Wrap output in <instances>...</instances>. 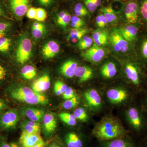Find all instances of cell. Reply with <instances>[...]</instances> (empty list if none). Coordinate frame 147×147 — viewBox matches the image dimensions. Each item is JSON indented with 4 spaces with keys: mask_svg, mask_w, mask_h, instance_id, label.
<instances>
[{
    "mask_svg": "<svg viewBox=\"0 0 147 147\" xmlns=\"http://www.w3.org/2000/svg\"><path fill=\"white\" fill-rule=\"evenodd\" d=\"M93 134L101 141H109L118 139L125 134L124 129L115 119L112 117L102 119L96 125Z\"/></svg>",
    "mask_w": 147,
    "mask_h": 147,
    "instance_id": "1",
    "label": "cell"
},
{
    "mask_svg": "<svg viewBox=\"0 0 147 147\" xmlns=\"http://www.w3.org/2000/svg\"><path fill=\"white\" fill-rule=\"evenodd\" d=\"M32 50V43L30 40L27 37L20 40L16 51V59L19 63L24 64L30 57Z\"/></svg>",
    "mask_w": 147,
    "mask_h": 147,
    "instance_id": "2",
    "label": "cell"
},
{
    "mask_svg": "<svg viewBox=\"0 0 147 147\" xmlns=\"http://www.w3.org/2000/svg\"><path fill=\"white\" fill-rule=\"evenodd\" d=\"M109 42L115 51L124 53L129 50V42L123 38L119 29H113L109 35Z\"/></svg>",
    "mask_w": 147,
    "mask_h": 147,
    "instance_id": "3",
    "label": "cell"
},
{
    "mask_svg": "<svg viewBox=\"0 0 147 147\" xmlns=\"http://www.w3.org/2000/svg\"><path fill=\"white\" fill-rule=\"evenodd\" d=\"M106 52L104 48L94 44L82 54V56L85 60L92 63H98L105 57Z\"/></svg>",
    "mask_w": 147,
    "mask_h": 147,
    "instance_id": "4",
    "label": "cell"
},
{
    "mask_svg": "<svg viewBox=\"0 0 147 147\" xmlns=\"http://www.w3.org/2000/svg\"><path fill=\"white\" fill-rule=\"evenodd\" d=\"M127 21L130 24L137 23L139 19V4L136 0L129 1L125 5L124 10Z\"/></svg>",
    "mask_w": 147,
    "mask_h": 147,
    "instance_id": "5",
    "label": "cell"
},
{
    "mask_svg": "<svg viewBox=\"0 0 147 147\" xmlns=\"http://www.w3.org/2000/svg\"><path fill=\"white\" fill-rule=\"evenodd\" d=\"M18 120V113L16 110L13 109L9 110L3 115L0 124L5 129H11L16 127Z\"/></svg>",
    "mask_w": 147,
    "mask_h": 147,
    "instance_id": "6",
    "label": "cell"
},
{
    "mask_svg": "<svg viewBox=\"0 0 147 147\" xmlns=\"http://www.w3.org/2000/svg\"><path fill=\"white\" fill-rule=\"evenodd\" d=\"M42 140L40 133H28L23 131L19 138V144L22 147H33Z\"/></svg>",
    "mask_w": 147,
    "mask_h": 147,
    "instance_id": "7",
    "label": "cell"
},
{
    "mask_svg": "<svg viewBox=\"0 0 147 147\" xmlns=\"http://www.w3.org/2000/svg\"><path fill=\"white\" fill-rule=\"evenodd\" d=\"M127 116L129 123L134 129L139 130L142 128L143 125V119L141 113L137 108L134 107L129 108L127 112Z\"/></svg>",
    "mask_w": 147,
    "mask_h": 147,
    "instance_id": "8",
    "label": "cell"
},
{
    "mask_svg": "<svg viewBox=\"0 0 147 147\" xmlns=\"http://www.w3.org/2000/svg\"><path fill=\"white\" fill-rule=\"evenodd\" d=\"M11 9L15 16L22 17L27 13L30 6V0H10Z\"/></svg>",
    "mask_w": 147,
    "mask_h": 147,
    "instance_id": "9",
    "label": "cell"
},
{
    "mask_svg": "<svg viewBox=\"0 0 147 147\" xmlns=\"http://www.w3.org/2000/svg\"><path fill=\"white\" fill-rule=\"evenodd\" d=\"M84 95L87 104L90 108L93 109L100 108L102 103V99L97 90L94 89L88 90L85 92Z\"/></svg>",
    "mask_w": 147,
    "mask_h": 147,
    "instance_id": "10",
    "label": "cell"
},
{
    "mask_svg": "<svg viewBox=\"0 0 147 147\" xmlns=\"http://www.w3.org/2000/svg\"><path fill=\"white\" fill-rule=\"evenodd\" d=\"M107 97L113 103H119L127 99L128 94L126 90L120 88H113L107 92Z\"/></svg>",
    "mask_w": 147,
    "mask_h": 147,
    "instance_id": "11",
    "label": "cell"
},
{
    "mask_svg": "<svg viewBox=\"0 0 147 147\" xmlns=\"http://www.w3.org/2000/svg\"><path fill=\"white\" fill-rule=\"evenodd\" d=\"M109 32L105 29L99 28L93 32L92 39L94 44L98 46H106L109 42Z\"/></svg>",
    "mask_w": 147,
    "mask_h": 147,
    "instance_id": "12",
    "label": "cell"
},
{
    "mask_svg": "<svg viewBox=\"0 0 147 147\" xmlns=\"http://www.w3.org/2000/svg\"><path fill=\"white\" fill-rule=\"evenodd\" d=\"M125 72L127 79L135 86L140 85V77L139 69L135 65L131 63L127 64Z\"/></svg>",
    "mask_w": 147,
    "mask_h": 147,
    "instance_id": "13",
    "label": "cell"
},
{
    "mask_svg": "<svg viewBox=\"0 0 147 147\" xmlns=\"http://www.w3.org/2000/svg\"><path fill=\"white\" fill-rule=\"evenodd\" d=\"M50 86V76L45 74L37 79L33 83L32 88L34 91L41 93L49 89Z\"/></svg>",
    "mask_w": 147,
    "mask_h": 147,
    "instance_id": "14",
    "label": "cell"
},
{
    "mask_svg": "<svg viewBox=\"0 0 147 147\" xmlns=\"http://www.w3.org/2000/svg\"><path fill=\"white\" fill-rule=\"evenodd\" d=\"M60 51V46L57 42L50 40L43 46L42 49V56L46 59L53 58Z\"/></svg>",
    "mask_w": 147,
    "mask_h": 147,
    "instance_id": "15",
    "label": "cell"
},
{
    "mask_svg": "<svg viewBox=\"0 0 147 147\" xmlns=\"http://www.w3.org/2000/svg\"><path fill=\"white\" fill-rule=\"evenodd\" d=\"M36 92L28 87H18L11 91L10 96L13 99L17 100L21 98H30L34 96Z\"/></svg>",
    "mask_w": 147,
    "mask_h": 147,
    "instance_id": "16",
    "label": "cell"
},
{
    "mask_svg": "<svg viewBox=\"0 0 147 147\" xmlns=\"http://www.w3.org/2000/svg\"><path fill=\"white\" fill-rule=\"evenodd\" d=\"M93 71L90 67L88 66H79L76 67L74 76L79 78L81 82H86L92 78Z\"/></svg>",
    "mask_w": 147,
    "mask_h": 147,
    "instance_id": "17",
    "label": "cell"
},
{
    "mask_svg": "<svg viewBox=\"0 0 147 147\" xmlns=\"http://www.w3.org/2000/svg\"><path fill=\"white\" fill-rule=\"evenodd\" d=\"M119 30L121 35L127 42H133L136 40L138 33L137 27L129 25L121 27Z\"/></svg>",
    "mask_w": 147,
    "mask_h": 147,
    "instance_id": "18",
    "label": "cell"
},
{
    "mask_svg": "<svg viewBox=\"0 0 147 147\" xmlns=\"http://www.w3.org/2000/svg\"><path fill=\"white\" fill-rule=\"evenodd\" d=\"M78 63L73 60H69L65 62L61 67V73L64 76L68 78H71L74 76V72Z\"/></svg>",
    "mask_w": 147,
    "mask_h": 147,
    "instance_id": "19",
    "label": "cell"
},
{
    "mask_svg": "<svg viewBox=\"0 0 147 147\" xmlns=\"http://www.w3.org/2000/svg\"><path fill=\"white\" fill-rule=\"evenodd\" d=\"M17 100L32 105H46L48 102V99L45 95L36 92L34 96L30 98H18Z\"/></svg>",
    "mask_w": 147,
    "mask_h": 147,
    "instance_id": "20",
    "label": "cell"
},
{
    "mask_svg": "<svg viewBox=\"0 0 147 147\" xmlns=\"http://www.w3.org/2000/svg\"><path fill=\"white\" fill-rule=\"evenodd\" d=\"M89 32V30L87 28H74L67 36V40L71 43H77Z\"/></svg>",
    "mask_w": 147,
    "mask_h": 147,
    "instance_id": "21",
    "label": "cell"
},
{
    "mask_svg": "<svg viewBox=\"0 0 147 147\" xmlns=\"http://www.w3.org/2000/svg\"><path fill=\"white\" fill-rule=\"evenodd\" d=\"M43 123L44 129L48 133H52L55 131L57 127L56 118L50 113L45 114L43 118Z\"/></svg>",
    "mask_w": 147,
    "mask_h": 147,
    "instance_id": "22",
    "label": "cell"
},
{
    "mask_svg": "<svg viewBox=\"0 0 147 147\" xmlns=\"http://www.w3.org/2000/svg\"><path fill=\"white\" fill-rule=\"evenodd\" d=\"M100 73L103 77L106 78H113L117 73L115 64L112 62L106 63L100 69Z\"/></svg>",
    "mask_w": 147,
    "mask_h": 147,
    "instance_id": "23",
    "label": "cell"
},
{
    "mask_svg": "<svg viewBox=\"0 0 147 147\" xmlns=\"http://www.w3.org/2000/svg\"><path fill=\"white\" fill-rule=\"evenodd\" d=\"M25 114L31 121L38 122L43 119L44 111L41 109L29 108L25 111Z\"/></svg>",
    "mask_w": 147,
    "mask_h": 147,
    "instance_id": "24",
    "label": "cell"
},
{
    "mask_svg": "<svg viewBox=\"0 0 147 147\" xmlns=\"http://www.w3.org/2000/svg\"><path fill=\"white\" fill-rule=\"evenodd\" d=\"M108 23L113 24L117 20V14L111 5L102 7L100 10Z\"/></svg>",
    "mask_w": 147,
    "mask_h": 147,
    "instance_id": "25",
    "label": "cell"
},
{
    "mask_svg": "<svg viewBox=\"0 0 147 147\" xmlns=\"http://www.w3.org/2000/svg\"><path fill=\"white\" fill-rule=\"evenodd\" d=\"M67 147H82L83 142L79 136L75 133H69L66 138Z\"/></svg>",
    "mask_w": 147,
    "mask_h": 147,
    "instance_id": "26",
    "label": "cell"
},
{
    "mask_svg": "<svg viewBox=\"0 0 147 147\" xmlns=\"http://www.w3.org/2000/svg\"><path fill=\"white\" fill-rule=\"evenodd\" d=\"M45 26L41 23L35 22L32 27V33L33 36L35 38H39L45 33Z\"/></svg>",
    "mask_w": 147,
    "mask_h": 147,
    "instance_id": "27",
    "label": "cell"
},
{
    "mask_svg": "<svg viewBox=\"0 0 147 147\" xmlns=\"http://www.w3.org/2000/svg\"><path fill=\"white\" fill-rule=\"evenodd\" d=\"M21 73L25 79L27 80H31L36 75V69L33 66L26 65L21 69Z\"/></svg>",
    "mask_w": 147,
    "mask_h": 147,
    "instance_id": "28",
    "label": "cell"
},
{
    "mask_svg": "<svg viewBox=\"0 0 147 147\" xmlns=\"http://www.w3.org/2000/svg\"><path fill=\"white\" fill-rule=\"evenodd\" d=\"M93 40L90 37L85 36L79 42L77 46L79 49L81 50H85L88 49L91 47Z\"/></svg>",
    "mask_w": 147,
    "mask_h": 147,
    "instance_id": "29",
    "label": "cell"
},
{
    "mask_svg": "<svg viewBox=\"0 0 147 147\" xmlns=\"http://www.w3.org/2000/svg\"><path fill=\"white\" fill-rule=\"evenodd\" d=\"M107 147H132V146L129 142L118 138L113 139L108 143Z\"/></svg>",
    "mask_w": 147,
    "mask_h": 147,
    "instance_id": "30",
    "label": "cell"
},
{
    "mask_svg": "<svg viewBox=\"0 0 147 147\" xmlns=\"http://www.w3.org/2000/svg\"><path fill=\"white\" fill-rule=\"evenodd\" d=\"M11 46V40L8 38H0V52L5 53L8 52Z\"/></svg>",
    "mask_w": 147,
    "mask_h": 147,
    "instance_id": "31",
    "label": "cell"
},
{
    "mask_svg": "<svg viewBox=\"0 0 147 147\" xmlns=\"http://www.w3.org/2000/svg\"><path fill=\"white\" fill-rule=\"evenodd\" d=\"M74 11L75 12V16L79 17L86 16L89 14L87 9L80 3H78L75 5Z\"/></svg>",
    "mask_w": 147,
    "mask_h": 147,
    "instance_id": "32",
    "label": "cell"
},
{
    "mask_svg": "<svg viewBox=\"0 0 147 147\" xmlns=\"http://www.w3.org/2000/svg\"><path fill=\"white\" fill-rule=\"evenodd\" d=\"M73 115L76 119L79 120L86 121L88 119V114L84 108H77L74 112Z\"/></svg>",
    "mask_w": 147,
    "mask_h": 147,
    "instance_id": "33",
    "label": "cell"
},
{
    "mask_svg": "<svg viewBox=\"0 0 147 147\" xmlns=\"http://www.w3.org/2000/svg\"><path fill=\"white\" fill-rule=\"evenodd\" d=\"M79 102L78 98L75 96L70 99L66 100L63 104V106L64 109L69 110L77 106Z\"/></svg>",
    "mask_w": 147,
    "mask_h": 147,
    "instance_id": "34",
    "label": "cell"
},
{
    "mask_svg": "<svg viewBox=\"0 0 147 147\" xmlns=\"http://www.w3.org/2000/svg\"><path fill=\"white\" fill-rule=\"evenodd\" d=\"M70 22L71 26L74 28H82L85 24V21L83 19L76 16H71Z\"/></svg>",
    "mask_w": 147,
    "mask_h": 147,
    "instance_id": "35",
    "label": "cell"
},
{
    "mask_svg": "<svg viewBox=\"0 0 147 147\" xmlns=\"http://www.w3.org/2000/svg\"><path fill=\"white\" fill-rule=\"evenodd\" d=\"M139 7V12L142 17L147 21V0H141Z\"/></svg>",
    "mask_w": 147,
    "mask_h": 147,
    "instance_id": "36",
    "label": "cell"
},
{
    "mask_svg": "<svg viewBox=\"0 0 147 147\" xmlns=\"http://www.w3.org/2000/svg\"><path fill=\"white\" fill-rule=\"evenodd\" d=\"M47 17V12L43 9L36 8V16L35 20L40 22L45 21Z\"/></svg>",
    "mask_w": 147,
    "mask_h": 147,
    "instance_id": "37",
    "label": "cell"
},
{
    "mask_svg": "<svg viewBox=\"0 0 147 147\" xmlns=\"http://www.w3.org/2000/svg\"><path fill=\"white\" fill-rule=\"evenodd\" d=\"M96 22L97 26L101 29L103 28L108 23L103 14L101 13L96 16Z\"/></svg>",
    "mask_w": 147,
    "mask_h": 147,
    "instance_id": "38",
    "label": "cell"
},
{
    "mask_svg": "<svg viewBox=\"0 0 147 147\" xmlns=\"http://www.w3.org/2000/svg\"><path fill=\"white\" fill-rule=\"evenodd\" d=\"M10 26L11 24L8 22L0 23V38L4 37Z\"/></svg>",
    "mask_w": 147,
    "mask_h": 147,
    "instance_id": "39",
    "label": "cell"
},
{
    "mask_svg": "<svg viewBox=\"0 0 147 147\" xmlns=\"http://www.w3.org/2000/svg\"><path fill=\"white\" fill-rule=\"evenodd\" d=\"M64 99L68 100L76 96L74 91L71 87H67L66 90L63 94Z\"/></svg>",
    "mask_w": 147,
    "mask_h": 147,
    "instance_id": "40",
    "label": "cell"
},
{
    "mask_svg": "<svg viewBox=\"0 0 147 147\" xmlns=\"http://www.w3.org/2000/svg\"><path fill=\"white\" fill-rule=\"evenodd\" d=\"M85 3L87 8L90 12H94L97 8V7L92 0H85Z\"/></svg>",
    "mask_w": 147,
    "mask_h": 147,
    "instance_id": "41",
    "label": "cell"
},
{
    "mask_svg": "<svg viewBox=\"0 0 147 147\" xmlns=\"http://www.w3.org/2000/svg\"><path fill=\"white\" fill-rule=\"evenodd\" d=\"M71 17V15L69 13H67L66 15L65 16V17L63 18L62 20L58 24L63 28H65L70 22Z\"/></svg>",
    "mask_w": 147,
    "mask_h": 147,
    "instance_id": "42",
    "label": "cell"
},
{
    "mask_svg": "<svg viewBox=\"0 0 147 147\" xmlns=\"http://www.w3.org/2000/svg\"><path fill=\"white\" fill-rule=\"evenodd\" d=\"M23 131L28 133H40V131L30 126L27 124H25L23 125Z\"/></svg>",
    "mask_w": 147,
    "mask_h": 147,
    "instance_id": "43",
    "label": "cell"
},
{
    "mask_svg": "<svg viewBox=\"0 0 147 147\" xmlns=\"http://www.w3.org/2000/svg\"><path fill=\"white\" fill-rule=\"evenodd\" d=\"M36 8L30 7L27 11L26 16L28 18L31 19H35L36 16Z\"/></svg>",
    "mask_w": 147,
    "mask_h": 147,
    "instance_id": "44",
    "label": "cell"
},
{
    "mask_svg": "<svg viewBox=\"0 0 147 147\" xmlns=\"http://www.w3.org/2000/svg\"><path fill=\"white\" fill-rule=\"evenodd\" d=\"M55 85L57 86V87L59 89L61 92L62 93V94L65 91L67 88V86L65 84L59 81H57V82H56Z\"/></svg>",
    "mask_w": 147,
    "mask_h": 147,
    "instance_id": "45",
    "label": "cell"
},
{
    "mask_svg": "<svg viewBox=\"0 0 147 147\" xmlns=\"http://www.w3.org/2000/svg\"><path fill=\"white\" fill-rule=\"evenodd\" d=\"M60 118H65L70 119L76 120L74 115L72 114L67 113H61L59 114Z\"/></svg>",
    "mask_w": 147,
    "mask_h": 147,
    "instance_id": "46",
    "label": "cell"
},
{
    "mask_svg": "<svg viewBox=\"0 0 147 147\" xmlns=\"http://www.w3.org/2000/svg\"><path fill=\"white\" fill-rule=\"evenodd\" d=\"M6 76V69L2 65L0 64V82L5 80Z\"/></svg>",
    "mask_w": 147,
    "mask_h": 147,
    "instance_id": "47",
    "label": "cell"
},
{
    "mask_svg": "<svg viewBox=\"0 0 147 147\" xmlns=\"http://www.w3.org/2000/svg\"><path fill=\"white\" fill-rule=\"evenodd\" d=\"M64 123L70 126H74L76 125V120L70 119H67L65 118H61Z\"/></svg>",
    "mask_w": 147,
    "mask_h": 147,
    "instance_id": "48",
    "label": "cell"
},
{
    "mask_svg": "<svg viewBox=\"0 0 147 147\" xmlns=\"http://www.w3.org/2000/svg\"><path fill=\"white\" fill-rule=\"evenodd\" d=\"M26 123L30 126L40 131L41 127H40V124L38 123L31 121H28Z\"/></svg>",
    "mask_w": 147,
    "mask_h": 147,
    "instance_id": "49",
    "label": "cell"
},
{
    "mask_svg": "<svg viewBox=\"0 0 147 147\" xmlns=\"http://www.w3.org/2000/svg\"><path fill=\"white\" fill-rule=\"evenodd\" d=\"M142 53L144 57L147 59V40H145L142 44Z\"/></svg>",
    "mask_w": 147,
    "mask_h": 147,
    "instance_id": "50",
    "label": "cell"
},
{
    "mask_svg": "<svg viewBox=\"0 0 147 147\" xmlns=\"http://www.w3.org/2000/svg\"><path fill=\"white\" fill-rule=\"evenodd\" d=\"M38 1L41 5L48 6L51 4L53 0H38Z\"/></svg>",
    "mask_w": 147,
    "mask_h": 147,
    "instance_id": "51",
    "label": "cell"
},
{
    "mask_svg": "<svg viewBox=\"0 0 147 147\" xmlns=\"http://www.w3.org/2000/svg\"><path fill=\"white\" fill-rule=\"evenodd\" d=\"M67 13V12L65 11H61L59 13V15H58L57 18V23L58 24L62 20L63 18L66 15Z\"/></svg>",
    "mask_w": 147,
    "mask_h": 147,
    "instance_id": "52",
    "label": "cell"
},
{
    "mask_svg": "<svg viewBox=\"0 0 147 147\" xmlns=\"http://www.w3.org/2000/svg\"><path fill=\"white\" fill-rule=\"evenodd\" d=\"M6 104L3 100L0 99V111L3 110L6 108Z\"/></svg>",
    "mask_w": 147,
    "mask_h": 147,
    "instance_id": "53",
    "label": "cell"
},
{
    "mask_svg": "<svg viewBox=\"0 0 147 147\" xmlns=\"http://www.w3.org/2000/svg\"><path fill=\"white\" fill-rule=\"evenodd\" d=\"M54 92H55V93L57 95L60 96L62 94L60 90L55 85L54 86Z\"/></svg>",
    "mask_w": 147,
    "mask_h": 147,
    "instance_id": "54",
    "label": "cell"
},
{
    "mask_svg": "<svg viewBox=\"0 0 147 147\" xmlns=\"http://www.w3.org/2000/svg\"><path fill=\"white\" fill-rule=\"evenodd\" d=\"M45 143L43 140L39 142V143L37 144L36 145H35L33 147H45Z\"/></svg>",
    "mask_w": 147,
    "mask_h": 147,
    "instance_id": "55",
    "label": "cell"
},
{
    "mask_svg": "<svg viewBox=\"0 0 147 147\" xmlns=\"http://www.w3.org/2000/svg\"><path fill=\"white\" fill-rule=\"evenodd\" d=\"M97 7L100 6L101 4V0H92Z\"/></svg>",
    "mask_w": 147,
    "mask_h": 147,
    "instance_id": "56",
    "label": "cell"
},
{
    "mask_svg": "<svg viewBox=\"0 0 147 147\" xmlns=\"http://www.w3.org/2000/svg\"><path fill=\"white\" fill-rule=\"evenodd\" d=\"M0 147H10V145L9 144L5 142H3L1 144Z\"/></svg>",
    "mask_w": 147,
    "mask_h": 147,
    "instance_id": "57",
    "label": "cell"
},
{
    "mask_svg": "<svg viewBox=\"0 0 147 147\" xmlns=\"http://www.w3.org/2000/svg\"><path fill=\"white\" fill-rule=\"evenodd\" d=\"M0 16H5V12L0 5Z\"/></svg>",
    "mask_w": 147,
    "mask_h": 147,
    "instance_id": "58",
    "label": "cell"
},
{
    "mask_svg": "<svg viewBox=\"0 0 147 147\" xmlns=\"http://www.w3.org/2000/svg\"><path fill=\"white\" fill-rule=\"evenodd\" d=\"M10 147H19L17 144L14 143H12L10 144Z\"/></svg>",
    "mask_w": 147,
    "mask_h": 147,
    "instance_id": "59",
    "label": "cell"
},
{
    "mask_svg": "<svg viewBox=\"0 0 147 147\" xmlns=\"http://www.w3.org/2000/svg\"><path fill=\"white\" fill-rule=\"evenodd\" d=\"M50 147H61L59 146L58 145L56 144H53L51 145Z\"/></svg>",
    "mask_w": 147,
    "mask_h": 147,
    "instance_id": "60",
    "label": "cell"
},
{
    "mask_svg": "<svg viewBox=\"0 0 147 147\" xmlns=\"http://www.w3.org/2000/svg\"><path fill=\"white\" fill-rule=\"evenodd\" d=\"M113 1H122V0H113Z\"/></svg>",
    "mask_w": 147,
    "mask_h": 147,
    "instance_id": "61",
    "label": "cell"
},
{
    "mask_svg": "<svg viewBox=\"0 0 147 147\" xmlns=\"http://www.w3.org/2000/svg\"><path fill=\"white\" fill-rule=\"evenodd\" d=\"M146 102H147V98H146Z\"/></svg>",
    "mask_w": 147,
    "mask_h": 147,
    "instance_id": "62",
    "label": "cell"
}]
</instances>
